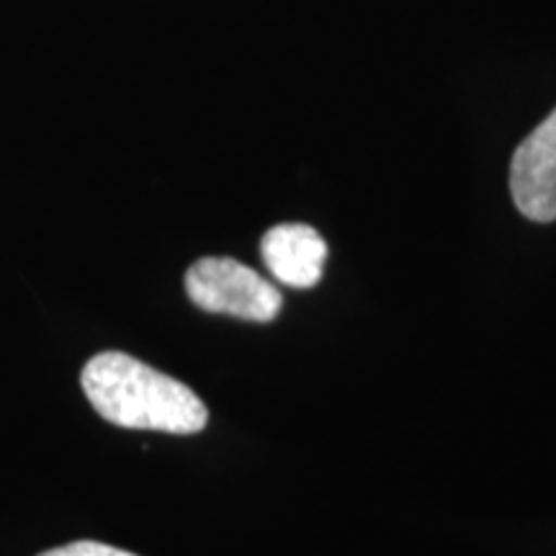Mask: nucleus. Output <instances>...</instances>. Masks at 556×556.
Instances as JSON below:
<instances>
[{
  "instance_id": "obj_4",
  "label": "nucleus",
  "mask_w": 556,
  "mask_h": 556,
  "mask_svg": "<svg viewBox=\"0 0 556 556\" xmlns=\"http://www.w3.org/2000/svg\"><path fill=\"white\" fill-rule=\"evenodd\" d=\"M261 255L276 281L291 289H312L323 278L328 242L309 225H276L263 235Z\"/></svg>"
},
{
  "instance_id": "obj_5",
  "label": "nucleus",
  "mask_w": 556,
  "mask_h": 556,
  "mask_svg": "<svg viewBox=\"0 0 556 556\" xmlns=\"http://www.w3.org/2000/svg\"><path fill=\"white\" fill-rule=\"evenodd\" d=\"M39 556H137L131 552H124V548L99 544V541H73V544L50 548V552Z\"/></svg>"
},
{
  "instance_id": "obj_2",
  "label": "nucleus",
  "mask_w": 556,
  "mask_h": 556,
  "mask_svg": "<svg viewBox=\"0 0 556 556\" xmlns=\"http://www.w3.org/2000/svg\"><path fill=\"white\" fill-rule=\"evenodd\" d=\"M186 294L199 309L250 323H270L281 312V291L235 258L208 255L186 270Z\"/></svg>"
},
{
  "instance_id": "obj_3",
  "label": "nucleus",
  "mask_w": 556,
  "mask_h": 556,
  "mask_svg": "<svg viewBox=\"0 0 556 556\" xmlns=\"http://www.w3.org/2000/svg\"><path fill=\"white\" fill-rule=\"evenodd\" d=\"M510 193L523 217L556 219V109L518 144L510 163Z\"/></svg>"
},
{
  "instance_id": "obj_1",
  "label": "nucleus",
  "mask_w": 556,
  "mask_h": 556,
  "mask_svg": "<svg viewBox=\"0 0 556 556\" xmlns=\"http://www.w3.org/2000/svg\"><path fill=\"white\" fill-rule=\"evenodd\" d=\"M80 387L96 413L119 428L193 435L208 422L191 387L122 351L96 353L83 366Z\"/></svg>"
}]
</instances>
